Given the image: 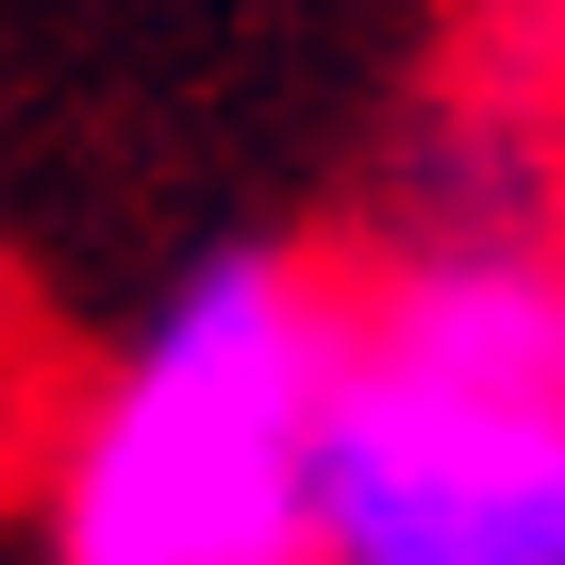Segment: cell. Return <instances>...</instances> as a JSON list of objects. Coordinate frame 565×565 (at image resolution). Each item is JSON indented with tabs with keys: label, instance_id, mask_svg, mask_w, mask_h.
Masks as SVG:
<instances>
[{
	"label": "cell",
	"instance_id": "6da1fadb",
	"mask_svg": "<svg viewBox=\"0 0 565 565\" xmlns=\"http://www.w3.org/2000/svg\"><path fill=\"white\" fill-rule=\"evenodd\" d=\"M333 565H565V266L449 233L333 300Z\"/></svg>",
	"mask_w": 565,
	"mask_h": 565
},
{
	"label": "cell",
	"instance_id": "7a4b0ae2",
	"mask_svg": "<svg viewBox=\"0 0 565 565\" xmlns=\"http://www.w3.org/2000/svg\"><path fill=\"white\" fill-rule=\"evenodd\" d=\"M333 300L350 282L282 249L183 266L51 466V565H333L317 515Z\"/></svg>",
	"mask_w": 565,
	"mask_h": 565
}]
</instances>
